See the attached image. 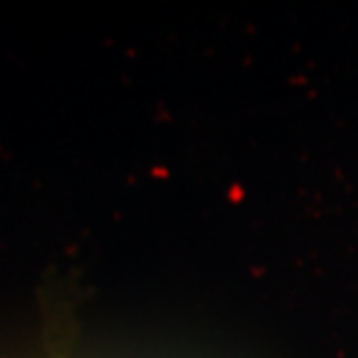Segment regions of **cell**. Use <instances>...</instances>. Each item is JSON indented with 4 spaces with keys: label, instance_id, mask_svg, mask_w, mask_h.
<instances>
[]
</instances>
